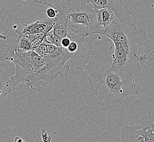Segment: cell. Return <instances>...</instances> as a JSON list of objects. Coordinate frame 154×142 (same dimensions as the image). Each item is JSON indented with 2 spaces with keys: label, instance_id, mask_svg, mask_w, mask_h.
I'll return each mask as SVG.
<instances>
[{
  "label": "cell",
  "instance_id": "cell-1",
  "mask_svg": "<svg viewBox=\"0 0 154 142\" xmlns=\"http://www.w3.org/2000/svg\"><path fill=\"white\" fill-rule=\"evenodd\" d=\"M131 14L125 6L98 35L113 42L114 51L110 67L120 76L126 97L154 95V41L132 23Z\"/></svg>",
  "mask_w": 154,
  "mask_h": 142
},
{
  "label": "cell",
  "instance_id": "cell-2",
  "mask_svg": "<svg viewBox=\"0 0 154 142\" xmlns=\"http://www.w3.org/2000/svg\"><path fill=\"white\" fill-rule=\"evenodd\" d=\"M74 74L78 78L84 101L92 110H108L126 97L121 77L110 66L93 60L76 67Z\"/></svg>",
  "mask_w": 154,
  "mask_h": 142
},
{
  "label": "cell",
  "instance_id": "cell-3",
  "mask_svg": "<svg viewBox=\"0 0 154 142\" xmlns=\"http://www.w3.org/2000/svg\"><path fill=\"white\" fill-rule=\"evenodd\" d=\"M33 3L49 6L57 11L68 28L90 35H98L101 29L96 13L90 0H31Z\"/></svg>",
  "mask_w": 154,
  "mask_h": 142
},
{
  "label": "cell",
  "instance_id": "cell-4",
  "mask_svg": "<svg viewBox=\"0 0 154 142\" xmlns=\"http://www.w3.org/2000/svg\"><path fill=\"white\" fill-rule=\"evenodd\" d=\"M12 62L15 64V73L11 85L15 91L26 86L45 63V60L33 50L25 53L15 54Z\"/></svg>",
  "mask_w": 154,
  "mask_h": 142
},
{
  "label": "cell",
  "instance_id": "cell-5",
  "mask_svg": "<svg viewBox=\"0 0 154 142\" xmlns=\"http://www.w3.org/2000/svg\"><path fill=\"white\" fill-rule=\"evenodd\" d=\"M98 35L68 29L67 37L71 42L65 49L68 53V60L73 67L76 68L85 65L94 60L93 45Z\"/></svg>",
  "mask_w": 154,
  "mask_h": 142
},
{
  "label": "cell",
  "instance_id": "cell-6",
  "mask_svg": "<svg viewBox=\"0 0 154 142\" xmlns=\"http://www.w3.org/2000/svg\"><path fill=\"white\" fill-rule=\"evenodd\" d=\"M23 25L20 19L12 14L9 9H0V32L7 37V47L9 54V61L17 53L18 42L23 33Z\"/></svg>",
  "mask_w": 154,
  "mask_h": 142
},
{
  "label": "cell",
  "instance_id": "cell-7",
  "mask_svg": "<svg viewBox=\"0 0 154 142\" xmlns=\"http://www.w3.org/2000/svg\"><path fill=\"white\" fill-rule=\"evenodd\" d=\"M121 142H154V122L143 121L136 125H124L121 131Z\"/></svg>",
  "mask_w": 154,
  "mask_h": 142
},
{
  "label": "cell",
  "instance_id": "cell-8",
  "mask_svg": "<svg viewBox=\"0 0 154 142\" xmlns=\"http://www.w3.org/2000/svg\"><path fill=\"white\" fill-rule=\"evenodd\" d=\"M35 51L46 62L55 65H63L68 60V53L65 48L44 41Z\"/></svg>",
  "mask_w": 154,
  "mask_h": 142
},
{
  "label": "cell",
  "instance_id": "cell-9",
  "mask_svg": "<svg viewBox=\"0 0 154 142\" xmlns=\"http://www.w3.org/2000/svg\"><path fill=\"white\" fill-rule=\"evenodd\" d=\"M15 73V67H10L7 63H0V101L13 90L11 82Z\"/></svg>",
  "mask_w": 154,
  "mask_h": 142
},
{
  "label": "cell",
  "instance_id": "cell-10",
  "mask_svg": "<svg viewBox=\"0 0 154 142\" xmlns=\"http://www.w3.org/2000/svg\"><path fill=\"white\" fill-rule=\"evenodd\" d=\"M55 18H47L36 21L30 24L23 25V32L35 35L42 32H49L53 29Z\"/></svg>",
  "mask_w": 154,
  "mask_h": 142
},
{
  "label": "cell",
  "instance_id": "cell-11",
  "mask_svg": "<svg viewBox=\"0 0 154 142\" xmlns=\"http://www.w3.org/2000/svg\"><path fill=\"white\" fill-rule=\"evenodd\" d=\"M94 6L95 11L103 9L109 6L113 0H90Z\"/></svg>",
  "mask_w": 154,
  "mask_h": 142
},
{
  "label": "cell",
  "instance_id": "cell-12",
  "mask_svg": "<svg viewBox=\"0 0 154 142\" xmlns=\"http://www.w3.org/2000/svg\"><path fill=\"white\" fill-rule=\"evenodd\" d=\"M41 137L42 139L43 142H50L51 141V137L48 136L46 131L45 130L44 128L42 129Z\"/></svg>",
  "mask_w": 154,
  "mask_h": 142
},
{
  "label": "cell",
  "instance_id": "cell-13",
  "mask_svg": "<svg viewBox=\"0 0 154 142\" xmlns=\"http://www.w3.org/2000/svg\"><path fill=\"white\" fill-rule=\"evenodd\" d=\"M57 13V11L55 9L52 7H51L47 10L46 14L49 18H55L56 17Z\"/></svg>",
  "mask_w": 154,
  "mask_h": 142
},
{
  "label": "cell",
  "instance_id": "cell-14",
  "mask_svg": "<svg viewBox=\"0 0 154 142\" xmlns=\"http://www.w3.org/2000/svg\"><path fill=\"white\" fill-rule=\"evenodd\" d=\"M70 42H71L70 39H69L68 37H66L62 39L61 40V47L66 49L68 47V46L69 45Z\"/></svg>",
  "mask_w": 154,
  "mask_h": 142
},
{
  "label": "cell",
  "instance_id": "cell-15",
  "mask_svg": "<svg viewBox=\"0 0 154 142\" xmlns=\"http://www.w3.org/2000/svg\"><path fill=\"white\" fill-rule=\"evenodd\" d=\"M14 141L15 142H24V140L22 139V138H21L19 136H17L16 137H15V138H14Z\"/></svg>",
  "mask_w": 154,
  "mask_h": 142
}]
</instances>
